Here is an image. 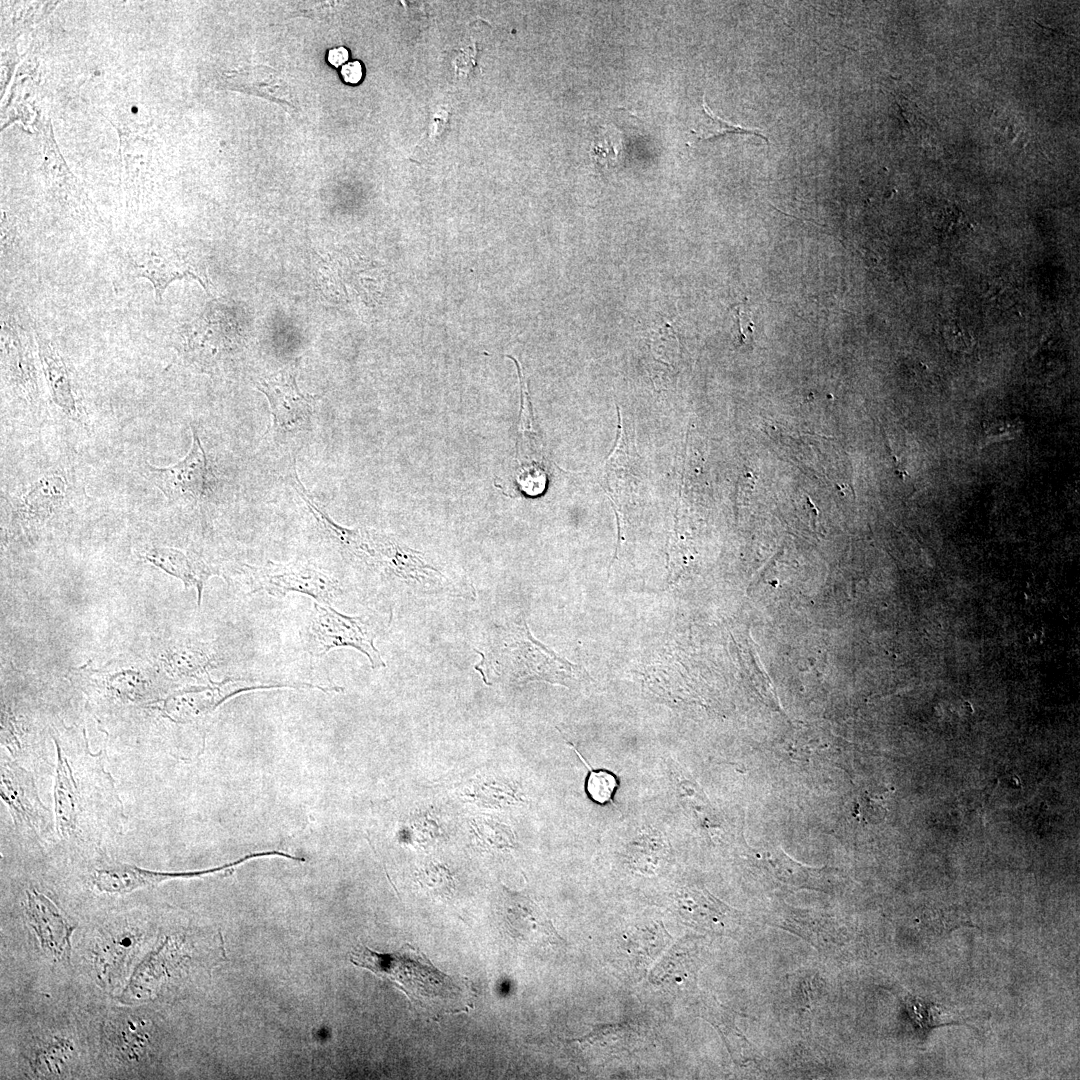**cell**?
Listing matches in <instances>:
<instances>
[{
  "label": "cell",
  "mask_w": 1080,
  "mask_h": 1080,
  "mask_svg": "<svg viewBox=\"0 0 1080 1080\" xmlns=\"http://www.w3.org/2000/svg\"><path fill=\"white\" fill-rule=\"evenodd\" d=\"M162 666L175 677H198L216 663L215 653L206 643L183 640L169 646L161 657Z\"/></svg>",
  "instance_id": "obj_15"
},
{
  "label": "cell",
  "mask_w": 1080,
  "mask_h": 1080,
  "mask_svg": "<svg viewBox=\"0 0 1080 1080\" xmlns=\"http://www.w3.org/2000/svg\"><path fill=\"white\" fill-rule=\"evenodd\" d=\"M348 57V50L344 47L334 48L328 52V62L335 67L343 65Z\"/></svg>",
  "instance_id": "obj_24"
},
{
  "label": "cell",
  "mask_w": 1080,
  "mask_h": 1080,
  "mask_svg": "<svg viewBox=\"0 0 1080 1080\" xmlns=\"http://www.w3.org/2000/svg\"><path fill=\"white\" fill-rule=\"evenodd\" d=\"M576 753L589 769L586 780V791L589 797L598 804L612 803L613 795L618 787L616 777L605 770H592L577 751Z\"/></svg>",
  "instance_id": "obj_20"
},
{
  "label": "cell",
  "mask_w": 1080,
  "mask_h": 1080,
  "mask_svg": "<svg viewBox=\"0 0 1080 1080\" xmlns=\"http://www.w3.org/2000/svg\"><path fill=\"white\" fill-rule=\"evenodd\" d=\"M193 429L192 446L181 461L170 467L146 464L143 473L169 500H196L206 492L209 481L208 461Z\"/></svg>",
  "instance_id": "obj_7"
},
{
  "label": "cell",
  "mask_w": 1080,
  "mask_h": 1080,
  "mask_svg": "<svg viewBox=\"0 0 1080 1080\" xmlns=\"http://www.w3.org/2000/svg\"><path fill=\"white\" fill-rule=\"evenodd\" d=\"M72 1053L73 1048L69 1041L55 1040L42 1046L37 1056L35 1055V1060L39 1065L45 1064L46 1071L59 1073L60 1067L70 1059Z\"/></svg>",
  "instance_id": "obj_21"
},
{
  "label": "cell",
  "mask_w": 1080,
  "mask_h": 1080,
  "mask_svg": "<svg viewBox=\"0 0 1080 1080\" xmlns=\"http://www.w3.org/2000/svg\"><path fill=\"white\" fill-rule=\"evenodd\" d=\"M38 354L53 402L76 419L77 407L68 367L54 344L40 331L35 332Z\"/></svg>",
  "instance_id": "obj_13"
},
{
  "label": "cell",
  "mask_w": 1080,
  "mask_h": 1080,
  "mask_svg": "<svg viewBox=\"0 0 1080 1080\" xmlns=\"http://www.w3.org/2000/svg\"><path fill=\"white\" fill-rule=\"evenodd\" d=\"M65 492V483L58 476L40 478L32 484L22 498L20 508L26 518H44L59 505Z\"/></svg>",
  "instance_id": "obj_18"
},
{
  "label": "cell",
  "mask_w": 1080,
  "mask_h": 1080,
  "mask_svg": "<svg viewBox=\"0 0 1080 1080\" xmlns=\"http://www.w3.org/2000/svg\"><path fill=\"white\" fill-rule=\"evenodd\" d=\"M251 592L265 591L282 598L289 592L312 597L318 603L330 605L338 596L339 583L326 573L303 564L268 562L262 566H247Z\"/></svg>",
  "instance_id": "obj_3"
},
{
  "label": "cell",
  "mask_w": 1080,
  "mask_h": 1080,
  "mask_svg": "<svg viewBox=\"0 0 1080 1080\" xmlns=\"http://www.w3.org/2000/svg\"><path fill=\"white\" fill-rule=\"evenodd\" d=\"M350 961L395 983L409 1000L433 1018L473 1008L471 983L438 970L418 949L404 945L393 953L367 947L353 950Z\"/></svg>",
  "instance_id": "obj_1"
},
{
  "label": "cell",
  "mask_w": 1080,
  "mask_h": 1080,
  "mask_svg": "<svg viewBox=\"0 0 1080 1080\" xmlns=\"http://www.w3.org/2000/svg\"><path fill=\"white\" fill-rule=\"evenodd\" d=\"M704 100L705 99L703 97V110L705 111V113L708 115V117L712 121L716 122L718 125H720L724 129H722L721 131H717L714 134L706 136V137H699L700 140L715 139V138H718V137H723L725 134H744V135L758 136V137L764 139L767 143H769L768 138L766 136H764L762 133H760V131H758V130L746 129V128H743V127H741L739 125H734V124L728 123V122L718 118L717 116H715L710 111L709 107L707 106V104H706V102Z\"/></svg>",
  "instance_id": "obj_22"
},
{
  "label": "cell",
  "mask_w": 1080,
  "mask_h": 1080,
  "mask_svg": "<svg viewBox=\"0 0 1080 1080\" xmlns=\"http://www.w3.org/2000/svg\"><path fill=\"white\" fill-rule=\"evenodd\" d=\"M80 672L92 679L91 681L95 684L100 685L111 697L122 701L138 698L146 685L141 671L134 668L105 667L99 670L82 669Z\"/></svg>",
  "instance_id": "obj_17"
},
{
  "label": "cell",
  "mask_w": 1080,
  "mask_h": 1080,
  "mask_svg": "<svg viewBox=\"0 0 1080 1080\" xmlns=\"http://www.w3.org/2000/svg\"><path fill=\"white\" fill-rule=\"evenodd\" d=\"M265 855V852L254 853L216 868L188 872H160L125 863H114L96 869L92 876V882L97 890L103 893H126L138 888L154 886L169 879L200 877L216 873L241 864L248 859Z\"/></svg>",
  "instance_id": "obj_9"
},
{
  "label": "cell",
  "mask_w": 1080,
  "mask_h": 1080,
  "mask_svg": "<svg viewBox=\"0 0 1080 1080\" xmlns=\"http://www.w3.org/2000/svg\"><path fill=\"white\" fill-rule=\"evenodd\" d=\"M258 389L269 401L276 431L296 432L309 428L316 397L300 391L293 368L262 379Z\"/></svg>",
  "instance_id": "obj_6"
},
{
  "label": "cell",
  "mask_w": 1080,
  "mask_h": 1080,
  "mask_svg": "<svg viewBox=\"0 0 1080 1080\" xmlns=\"http://www.w3.org/2000/svg\"><path fill=\"white\" fill-rule=\"evenodd\" d=\"M54 798L59 833L71 836L77 826L78 794L70 765L58 745Z\"/></svg>",
  "instance_id": "obj_16"
},
{
  "label": "cell",
  "mask_w": 1080,
  "mask_h": 1080,
  "mask_svg": "<svg viewBox=\"0 0 1080 1080\" xmlns=\"http://www.w3.org/2000/svg\"><path fill=\"white\" fill-rule=\"evenodd\" d=\"M309 631L313 653L318 656L335 648L352 647L363 653L373 668L385 666L374 646L375 634L364 617L347 616L330 605L314 602Z\"/></svg>",
  "instance_id": "obj_2"
},
{
  "label": "cell",
  "mask_w": 1080,
  "mask_h": 1080,
  "mask_svg": "<svg viewBox=\"0 0 1080 1080\" xmlns=\"http://www.w3.org/2000/svg\"><path fill=\"white\" fill-rule=\"evenodd\" d=\"M144 558L166 573L180 579L186 588L195 587L198 591V604L206 580L212 574L210 567L202 560L169 547H152L144 551Z\"/></svg>",
  "instance_id": "obj_14"
},
{
  "label": "cell",
  "mask_w": 1080,
  "mask_h": 1080,
  "mask_svg": "<svg viewBox=\"0 0 1080 1080\" xmlns=\"http://www.w3.org/2000/svg\"><path fill=\"white\" fill-rule=\"evenodd\" d=\"M27 914L42 948L55 958L69 957L70 937L75 927L58 907L42 893L29 890Z\"/></svg>",
  "instance_id": "obj_10"
},
{
  "label": "cell",
  "mask_w": 1080,
  "mask_h": 1080,
  "mask_svg": "<svg viewBox=\"0 0 1080 1080\" xmlns=\"http://www.w3.org/2000/svg\"><path fill=\"white\" fill-rule=\"evenodd\" d=\"M504 912L512 937L530 944H559L562 939L543 910L529 897L505 892Z\"/></svg>",
  "instance_id": "obj_11"
},
{
  "label": "cell",
  "mask_w": 1080,
  "mask_h": 1080,
  "mask_svg": "<svg viewBox=\"0 0 1080 1080\" xmlns=\"http://www.w3.org/2000/svg\"><path fill=\"white\" fill-rule=\"evenodd\" d=\"M1 795L12 810L15 820L34 829L45 823L43 807L33 784L27 773L19 767L10 763L2 764Z\"/></svg>",
  "instance_id": "obj_12"
},
{
  "label": "cell",
  "mask_w": 1080,
  "mask_h": 1080,
  "mask_svg": "<svg viewBox=\"0 0 1080 1080\" xmlns=\"http://www.w3.org/2000/svg\"><path fill=\"white\" fill-rule=\"evenodd\" d=\"M304 686V682L293 680L229 678L176 692L165 701L164 709L173 718L188 719L214 710L226 699L240 692L273 688L303 689Z\"/></svg>",
  "instance_id": "obj_5"
},
{
  "label": "cell",
  "mask_w": 1080,
  "mask_h": 1080,
  "mask_svg": "<svg viewBox=\"0 0 1080 1080\" xmlns=\"http://www.w3.org/2000/svg\"><path fill=\"white\" fill-rule=\"evenodd\" d=\"M1 364L5 382L20 395L38 398L31 335L12 317L1 319Z\"/></svg>",
  "instance_id": "obj_8"
},
{
  "label": "cell",
  "mask_w": 1080,
  "mask_h": 1080,
  "mask_svg": "<svg viewBox=\"0 0 1080 1080\" xmlns=\"http://www.w3.org/2000/svg\"><path fill=\"white\" fill-rule=\"evenodd\" d=\"M907 1013L921 1033L924 1040L929 1032L938 1026L950 1024H963L967 1018L948 1017L941 1006L928 1003L923 999L907 996L904 1000Z\"/></svg>",
  "instance_id": "obj_19"
},
{
  "label": "cell",
  "mask_w": 1080,
  "mask_h": 1080,
  "mask_svg": "<svg viewBox=\"0 0 1080 1080\" xmlns=\"http://www.w3.org/2000/svg\"><path fill=\"white\" fill-rule=\"evenodd\" d=\"M124 268L131 278H145L154 289L155 299L160 303L169 284L175 280L192 278L209 293L206 273L187 255L174 248L148 245L129 249L124 254Z\"/></svg>",
  "instance_id": "obj_4"
},
{
  "label": "cell",
  "mask_w": 1080,
  "mask_h": 1080,
  "mask_svg": "<svg viewBox=\"0 0 1080 1080\" xmlns=\"http://www.w3.org/2000/svg\"><path fill=\"white\" fill-rule=\"evenodd\" d=\"M341 75L345 82L350 84L358 83L362 78V66L358 61H352L344 64L341 67Z\"/></svg>",
  "instance_id": "obj_23"
}]
</instances>
